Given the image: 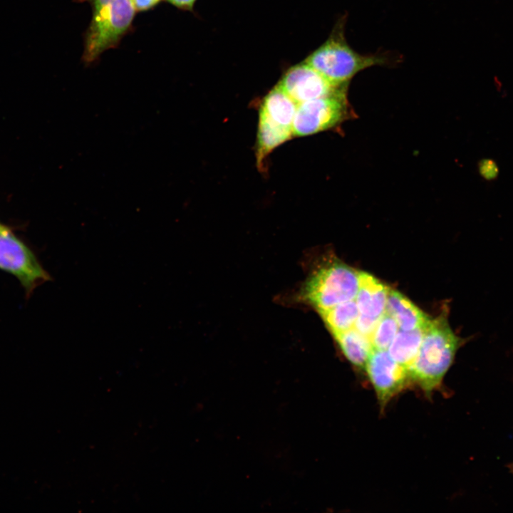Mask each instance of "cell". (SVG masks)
<instances>
[{
    "label": "cell",
    "instance_id": "6da1fadb",
    "mask_svg": "<svg viewBox=\"0 0 513 513\" xmlns=\"http://www.w3.org/2000/svg\"><path fill=\"white\" fill-rule=\"evenodd\" d=\"M346 19L344 15L338 20L327 41L306 60L307 64L332 84L343 86L366 68L400 62L401 57L390 52L361 54L353 49L345 37Z\"/></svg>",
    "mask_w": 513,
    "mask_h": 513
},
{
    "label": "cell",
    "instance_id": "5b68a950",
    "mask_svg": "<svg viewBox=\"0 0 513 513\" xmlns=\"http://www.w3.org/2000/svg\"><path fill=\"white\" fill-rule=\"evenodd\" d=\"M297 106L298 104L278 85L265 96L260 108L257 133L259 163L293 135Z\"/></svg>",
    "mask_w": 513,
    "mask_h": 513
},
{
    "label": "cell",
    "instance_id": "8992f818",
    "mask_svg": "<svg viewBox=\"0 0 513 513\" xmlns=\"http://www.w3.org/2000/svg\"><path fill=\"white\" fill-rule=\"evenodd\" d=\"M347 89L299 104L293 123V135L314 134L346 119L349 114Z\"/></svg>",
    "mask_w": 513,
    "mask_h": 513
},
{
    "label": "cell",
    "instance_id": "d6986e66",
    "mask_svg": "<svg viewBox=\"0 0 513 513\" xmlns=\"http://www.w3.org/2000/svg\"><path fill=\"white\" fill-rule=\"evenodd\" d=\"M172 4L184 9H191L195 0H167Z\"/></svg>",
    "mask_w": 513,
    "mask_h": 513
},
{
    "label": "cell",
    "instance_id": "7c38bea8",
    "mask_svg": "<svg viewBox=\"0 0 513 513\" xmlns=\"http://www.w3.org/2000/svg\"><path fill=\"white\" fill-rule=\"evenodd\" d=\"M333 337L348 361L356 368L364 369L373 348L370 340L354 327Z\"/></svg>",
    "mask_w": 513,
    "mask_h": 513
},
{
    "label": "cell",
    "instance_id": "e0dca14e",
    "mask_svg": "<svg viewBox=\"0 0 513 513\" xmlns=\"http://www.w3.org/2000/svg\"><path fill=\"white\" fill-rule=\"evenodd\" d=\"M479 172L484 179L492 180L497 177L499 169L494 161L484 159L479 162Z\"/></svg>",
    "mask_w": 513,
    "mask_h": 513
},
{
    "label": "cell",
    "instance_id": "7a4b0ae2",
    "mask_svg": "<svg viewBox=\"0 0 513 513\" xmlns=\"http://www.w3.org/2000/svg\"><path fill=\"white\" fill-rule=\"evenodd\" d=\"M465 342L452 330L445 316L431 320L408 368L410 381L427 395H431L440 387L458 348Z\"/></svg>",
    "mask_w": 513,
    "mask_h": 513
},
{
    "label": "cell",
    "instance_id": "52a82bcc",
    "mask_svg": "<svg viewBox=\"0 0 513 513\" xmlns=\"http://www.w3.org/2000/svg\"><path fill=\"white\" fill-rule=\"evenodd\" d=\"M364 369L381 410L411 383L408 370L395 361L388 350L373 348Z\"/></svg>",
    "mask_w": 513,
    "mask_h": 513
},
{
    "label": "cell",
    "instance_id": "ba28073f",
    "mask_svg": "<svg viewBox=\"0 0 513 513\" xmlns=\"http://www.w3.org/2000/svg\"><path fill=\"white\" fill-rule=\"evenodd\" d=\"M0 269L15 275L28 290L49 279L31 250L5 227L0 230Z\"/></svg>",
    "mask_w": 513,
    "mask_h": 513
},
{
    "label": "cell",
    "instance_id": "277c9868",
    "mask_svg": "<svg viewBox=\"0 0 513 513\" xmlns=\"http://www.w3.org/2000/svg\"><path fill=\"white\" fill-rule=\"evenodd\" d=\"M92 5L93 17L83 54L86 63L117 44L130 27L135 11L131 0H92Z\"/></svg>",
    "mask_w": 513,
    "mask_h": 513
},
{
    "label": "cell",
    "instance_id": "ffe728a7",
    "mask_svg": "<svg viewBox=\"0 0 513 513\" xmlns=\"http://www.w3.org/2000/svg\"><path fill=\"white\" fill-rule=\"evenodd\" d=\"M4 227V226H2L1 224H0V230H1V229H3Z\"/></svg>",
    "mask_w": 513,
    "mask_h": 513
},
{
    "label": "cell",
    "instance_id": "4fadbf2b",
    "mask_svg": "<svg viewBox=\"0 0 513 513\" xmlns=\"http://www.w3.org/2000/svg\"><path fill=\"white\" fill-rule=\"evenodd\" d=\"M426 328L399 330L388 348L391 357L408 370L417 356Z\"/></svg>",
    "mask_w": 513,
    "mask_h": 513
},
{
    "label": "cell",
    "instance_id": "3957f363",
    "mask_svg": "<svg viewBox=\"0 0 513 513\" xmlns=\"http://www.w3.org/2000/svg\"><path fill=\"white\" fill-rule=\"evenodd\" d=\"M359 272L345 264L329 261L313 269L293 295V302L318 311L354 300Z\"/></svg>",
    "mask_w": 513,
    "mask_h": 513
},
{
    "label": "cell",
    "instance_id": "9a60e30c",
    "mask_svg": "<svg viewBox=\"0 0 513 513\" xmlns=\"http://www.w3.org/2000/svg\"><path fill=\"white\" fill-rule=\"evenodd\" d=\"M399 330L395 320L385 311L380 317L370 337L373 348L388 350Z\"/></svg>",
    "mask_w": 513,
    "mask_h": 513
},
{
    "label": "cell",
    "instance_id": "8fae6325",
    "mask_svg": "<svg viewBox=\"0 0 513 513\" xmlns=\"http://www.w3.org/2000/svg\"><path fill=\"white\" fill-rule=\"evenodd\" d=\"M385 311L397 322L400 330L410 331L428 326L431 319L401 293L388 291Z\"/></svg>",
    "mask_w": 513,
    "mask_h": 513
},
{
    "label": "cell",
    "instance_id": "ac0fdd59",
    "mask_svg": "<svg viewBox=\"0 0 513 513\" xmlns=\"http://www.w3.org/2000/svg\"><path fill=\"white\" fill-rule=\"evenodd\" d=\"M160 0H131L135 11H145L155 4Z\"/></svg>",
    "mask_w": 513,
    "mask_h": 513
},
{
    "label": "cell",
    "instance_id": "9c48e42d",
    "mask_svg": "<svg viewBox=\"0 0 513 513\" xmlns=\"http://www.w3.org/2000/svg\"><path fill=\"white\" fill-rule=\"evenodd\" d=\"M278 86L299 105L335 93L348 85L332 84L304 62L291 68Z\"/></svg>",
    "mask_w": 513,
    "mask_h": 513
},
{
    "label": "cell",
    "instance_id": "5bb4252c",
    "mask_svg": "<svg viewBox=\"0 0 513 513\" xmlns=\"http://www.w3.org/2000/svg\"><path fill=\"white\" fill-rule=\"evenodd\" d=\"M317 314L331 335L334 336L354 327L359 311L354 299L340 303Z\"/></svg>",
    "mask_w": 513,
    "mask_h": 513
},
{
    "label": "cell",
    "instance_id": "30bf717a",
    "mask_svg": "<svg viewBox=\"0 0 513 513\" xmlns=\"http://www.w3.org/2000/svg\"><path fill=\"white\" fill-rule=\"evenodd\" d=\"M389 289L366 272H359L358 290L355 299L359 314L380 318L385 311Z\"/></svg>",
    "mask_w": 513,
    "mask_h": 513
},
{
    "label": "cell",
    "instance_id": "2e32d148",
    "mask_svg": "<svg viewBox=\"0 0 513 513\" xmlns=\"http://www.w3.org/2000/svg\"><path fill=\"white\" fill-rule=\"evenodd\" d=\"M378 320L379 318H373L359 314L354 328L370 340Z\"/></svg>",
    "mask_w": 513,
    "mask_h": 513
}]
</instances>
